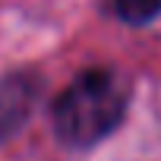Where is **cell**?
<instances>
[{
	"instance_id": "obj_1",
	"label": "cell",
	"mask_w": 161,
	"mask_h": 161,
	"mask_svg": "<svg viewBox=\"0 0 161 161\" xmlns=\"http://www.w3.org/2000/svg\"><path fill=\"white\" fill-rule=\"evenodd\" d=\"M130 104L126 79L111 66L79 73L54 101V130L73 148H89L111 136Z\"/></svg>"
},
{
	"instance_id": "obj_2",
	"label": "cell",
	"mask_w": 161,
	"mask_h": 161,
	"mask_svg": "<svg viewBox=\"0 0 161 161\" xmlns=\"http://www.w3.org/2000/svg\"><path fill=\"white\" fill-rule=\"evenodd\" d=\"M114 13L130 25H145L161 16V0H114Z\"/></svg>"
}]
</instances>
